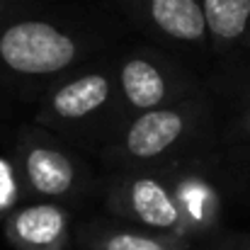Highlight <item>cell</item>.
Returning a JSON list of instances; mask_svg holds the SVG:
<instances>
[{"mask_svg": "<svg viewBox=\"0 0 250 250\" xmlns=\"http://www.w3.org/2000/svg\"><path fill=\"white\" fill-rule=\"evenodd\" d=\"M20 204H24V189L17 167L10 156H0V221H5Z\"/></svg>", "mask_w": 250, "mask_h": 250, "instance_id": "7c38bea8", "label": "cell"}, {"mask_svg": "<svg viewBox=\"0 0 250 250\" xmlns=\"http://www.w3.org/2000/svg\"><path fill=\"white\" fill-rule=\"evenodd\" d=\"M170 185L182 221V238L192 241L214 231L221 216V192L204 156L170 166Z\"/></svg>", "mask_w": 250, "mask_h": 250, "instance_id": "ba28073f", "label": "cell"}, {"mask_svg": "<svg viewBox=\"0 0 250 250\" xmlns=\"http://www.w3.org/2000/svg\"><path fill=\"white\" fill-rule=\"evenodd\" d=\"M226 134L231 141H250V100L229 119Z\"/></svg>", "mask_w": 250, "mask_h": 250, "instance_id": "4fadbf2b", "label": "cell"}, {"mask_svg": "<svg viewBox=\"0 0 250 250\" xmlns=\"http://www.w3.org/2000/svg\"><path fill=\"white\" fill-rule=\"evenodd\" d=\"M216 250H250V236H236V238H226L221 241Z\"/></svg>", "mask_w": 250, "mask_h": 250, "instance_id": "9a60e30c", "label": "cell"}, {"mask_svg": "<svg viewBox=\"0 0 250 250\" xmlns=\"http://www.w3.org/2000/svg\"><path fill=\"white\" fill-rule=\"evenodd\" d=\"M216 139V104L207 87L177 104L126 119L100 151V163L117 170H158L204 156Z\"/></svg>", "mask_w": 250, "mask_h": 250, "instance_id": "7a4b0ae2", "label": "cell"}, {"mask_svg": "<svg viewBox=\"0 0 250 250\" xmlns=\"http://www.w3.org/2000/svg\"><path fill=\"white\" fill-rule=\"evenodd\" d=\"M5 238L15 250H66L71 211L56 202L20 204L5 219Z\"/></svg>", "mask_w": 250, "mask_h": 250, "instance_id": "9c48e42d", "label": "cell"}, {"mask_svg": "<svg viewBox=\"0 0 250 250\" xmlns=\"http://www.w3.org/2000/svg\"><path fill=\"white\" fill-rule=\"evenodd\" d=\"M119 126L144 112L177 104L204 90L187 63L158 44H136L114 56Z\"/></svg>", "mask_w": 250, "mask_h": 250, "instance_id": "5b68a950", "label": "cell"}, {"mask_svg": "<svg viewBox=\"0 0 250 250\" xmlns=\"http://www.w3.org/2000/svg\"><path fill=\"white\" fill-rule=\"evenodd\" d=\"M104 204L117 219L182 238V221L170 185V167L109 172L104 182Z\"/></svg>", "mask_w": 250, "mask_h": 250, "instance_id": "8992f818", "label": "cell"}, {"mask_svg": "<svg viewBox=\"0 0 250 250\" xmlns=\"http://www.w3.org/2000/svg\"><path fill=\"white\" fill-rule=\"evenodd\" d=\"M10 158L17 167L24 199L32 202L76 204L97 185L83 153L34 122L20 126Z\"/></svg>", "mask_w": 250, "mask_h": 250, "instance_id": "277c9868", "label": "cell"}, {"mask_svg": "<svg viewBox=\"0 0 250 250\" xmlns=\"http://www.w3.org/2000/svg\"><path fill=\"white\" fill-rule=\"evenodd\" d=\"M109 37L90 17L39 2L0 22V97L37 102L56 81L107 56Z\"/></svg>", "mask_w": 250, "mask_h": 250, "instance_id": "6da1fadb", "label": "cell"}, {"mask_svg": "<svg viewBox=\"0 0 250 250\" xmlns=\"http://www.w3.org/2000/svg\"><path fill=\"white\" fill-rule=\"evenodd\" d=\"M83 243L90 250H187L185 238L158 233L148 229H126V226H107L90 224L83 231Z\"/></svg>", "mask_w": 250, "mask_h": 250, "instance_id": "8fae6325", "label": "cell"}, {"mask_svg": "<svg viewBox=\"0 0 250 250\" xmlns=\"http://www.w3.org/2000/svg\"><path fill=\"white\" fill-rule=\"evenodd\" d=\"M117 10L131 20L148 39L187 56L194 51H211L207 15L202 0H112Z\"/></svg>", "mask_w": 250, "mask_h": 250, "instance_id": "52a82bcc", "label": "cell"}, {"mask_svg": "<svg viewBox=\"0 0 250 250\" xmlns=\"http://www.w3.org/2000/svg\"><path fill=\"white\" fill-rule=\"evenodd\" d=\"M214 54L250 46V0H202Z\"/></svg>", "mask_w": 250, "mask_h": 250, "instance_id": "30bf717a", "label": "cell"}, {"mask_svg": "<svg viewBox=\"0 0 250 250\" xmlns=\"http://www.w3.org/2000/svg\"><path fill=\"white\" fill-rule=\"evenodd\" d=\"M39 2H44V0H0V22L7 20L10 15L22 12V10H27V7H34V5H39Z\"/></svg>", "mask_w": 250, "mask_h": 250, "instance_id": "5bb4252c", "label": "cell"}, {"mask_svg": "<svg viewBox=\"0 0 250 250\" xmlns=\"http://www.w3.org/2000/svg\"><path fill=\"white\" fill-rule=\"evenodd\" d=\"M32 122L81 153H95L119 129V90L114 56H102L66 73L37 102Z\"/></svg>", "mask_w": 250, "mask_h": 250, "instance_id": "3957f363", "label": "cell"}]
</instances>
